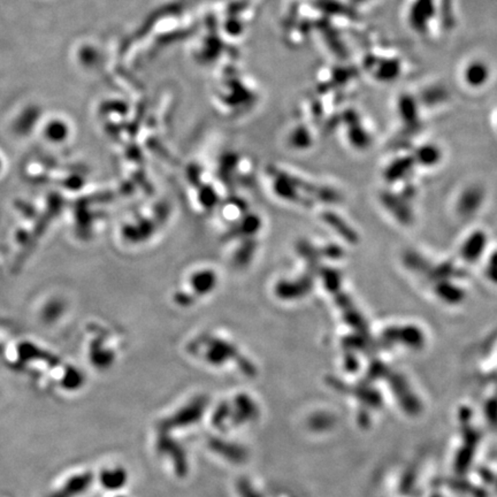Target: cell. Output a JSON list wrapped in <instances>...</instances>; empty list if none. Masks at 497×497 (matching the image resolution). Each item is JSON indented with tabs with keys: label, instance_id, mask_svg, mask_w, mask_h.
<instances>
[{
	"label": "cell",
	"instance_id": "6da1fadb",
	"mask_svg": "<svg viewBox=\"0 0 497 497\" xmlns=\"http://www.w3.org/2000/svg\"><path fill=\"white\" fill-rule=\"evenodd\" d=\"M437 13L434 0H415L408 11V23L417 32H425Z\"/></svg>",
	"mask_w": 497,
	"mask_h": 497
},
{
	"label": "cell",
	"instance_id": "7a4b0ae2",
	"mask_svg": "<svg viewBox=\"0 0 497 497\" xmlns=\"http://www.w3.org/2000/svg\"><path fill=\"white\" fill-rule=\"evenodd\" d=\"M464 78L470 86L480 88L489 78V68L483 61H472L465 68Z\"/></svg>",
	"mask_w": 497,
	"mask_h": 497
},
{
	"label": "cell",
	"instance_id": "3957f363",
	"mask_svg": "<svg viewBox=\"0 0 497 497\" xmlns=\"http://www.w3.org/2000/svg\"><path fill=\"white\" fill-rule=\"evenodd\" d=\"M377 74L382 81H391L400 74V65L395 60L384 61L379 66Z\"/></svg>",
	"mask_w": 497,
	"mask_h": 497
},
{
	"label": "cell",
	"instance_id": "277c9868",
	"mask_svg": "<svg viewBox=\"0 0 497 497\" xmlns=\"http://www.w3.org/2000/svg\"><path fill=\"white\" fill-rule=\"evenodd\" d=\"M356 1H358V3H362V1H366V0H356Z\"/></svg>",
	"mask_w": 497,
	"mask_h": 497
}]
</instances>
